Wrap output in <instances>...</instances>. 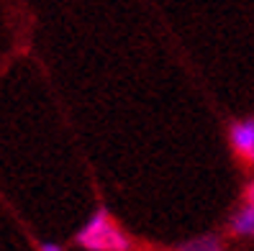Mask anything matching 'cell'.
<instances>
[{
  "mask_svg": "<svg viewBox=\"0 0 254 251\" xmlns=\"http://www.w3.org/2000/svg\"><path fill=\"white\" fill-rule=\"evenodd\" d=\"M74 244L85 251H131V236L113 220V215L100 208L90 215V220L74 233Z\"/></svg>",
  "mask_w": 254,
  "mask_h": 251,
  "instance_id": "obj_1",
  "label": "cell"
},
{
  "mask_svg": "<svg viewBox=\"0 0 254 251\" xmlns=\"http://www.w3.org/2000/svg\"><path fill=\"white\" fill-rule=\"evenodd\" d=\"M229 141H231L234 156L247 169H254V118H242V121L231 123Z\"/></svg>",
  "mask_w": 254,
  "mask_h": 251,
  "instance_id": "obj_2",
  "label": "cell"
},
{
  "mask_svg": "<svg viewBox=\"0 0 254 251\" xmlns=\"http://www.w3.org/2000/svg\"><path fill=\"white\" fill-rule=\"evenodd\" d=\"M229 233L242 239V236H254V205L244 200V205L239 208L231 220H229Z\"/></svg>",
  "mask_w": 254,
  "mask_h": 251,
  "instance_id": "obj_3",
  "label": "cell"
},
{
  "mask_svg": "<svg viewBox=\"0 0 254 251\" xmlns=\"http://www.w3.org/2000/svg\"><path fill=\"white\" fill-rule=\"evenodd\" d=\"M177 251H223L218 236H203V239H192L188 244H183Z\"/></svg>",
  "mask_w": 254,
  "mask_h": 251,
  "instance_id": "obj_4",
  "label": "cell"
},
{
  "mask_svg": "<svg viewBox=\"0 0 254 251\" xmlns=\"http://www.w3.org/2000/svg\"><path fill=\"white\" fill-rule=\"evenodd\" d=\"M39 251H64V246H59L54 241H41L39 244Z\"/></svg>",
  "mask_w": 254,
  "mask_h": 251,
  "instance_id": "obj_5",
  "label": "cell"
},
{
  "mask_svg": "<svg viewBox=\"0 0 254 251\" xmlns=\"http://www.w3.org/2000/svg\"><path fill=\"white\" fill-rule=\"evenodd\" d=\"M244 200H247V202H252V205H254V182H252V185H249V187H247V193H244Z\"/></svg>",
  "mask_w": 254,
  "mask_h": 251,
  "instance_id": "obj_6",
  "label": "cell"
}]
</instances>
